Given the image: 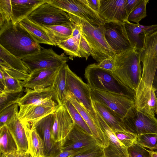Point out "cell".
Instances as JSON below:
<instances>
[{"label":"cell","instance_id":"obj_21","mask_svg":"<svg viewBox=\"0 0 157 157\" xmlns=\"http://www.w3.org/2000/svg\"><path fill=\"white\" fill-rule=\"evenodd\" d=\"M59 106L51 107L41 105H20L19 106L18 115L21 121L31 124L55 113Z\"/></svg>","mask_w":157,"mask_h":157},{"label":"cell","instance_id":"obj_4","mask_svg":"<svg viewBox=\"0 0 157 157\" xmlns=\"http://www.w3.org/2000/svg\"><path fill=\"white\" fill-rule=\"evenodd\" d=\"M84 76L91 89L129 96L133 98L128 89L112 71L99 68L96 63L86 67Z\"/></svg>","mask_w":157,"mask_h":157},{"label":"cell","instance_id":"obj_44","mask_svg":"<svg viewBox=\"0 0 157 157\" xmlns=\"http://www.w3.org/2000/svg\"><path fill=\"white\" fill-rule=\"evenodd\" d=\"M2 69L5 71L11 77L21 81H26L30 76V74H25L10 68Z\"/></svg>","mask_w":157,"mask_h":157},{"label":"cell","instance_id":"obj_26","mask_svg":"<svg viewBox=\"0 0 157 157\" xmlns=\"http://www.w3.org/2000/svg\"><path fill=\"white\" fill-rule=\"evenodd\" d=\"M74 24L54 25H40L46 32L55 46L72 37Z\"/></svg>","mask_w":157,"mask_h":157},{"label":"cell","instance_id":"obj_20","mask_svg":"<svg viewBox=\"0 0 157 157\" xmlns=\"http://www.w3.org/2000/svg\"><path fill=\"white\" fill-rule=\"evenodd\" d=\"M67 99L73 104L81 115L89 128L92 135L97 141L98 145L103 149L109 145L107 136L101 129L100 125L97 124L92 117L83 107L81 106L70 94H67Z\"/></svg>","mask_w":157,"mask_h":157},{"label":"cell","instance_id":"obj_46","mask_svg":"<svg viewBox=\"0 0 157 157\" xmlns=\"http://www.w3.org/2000/svg\"><path fill=\"white\" fill-rule=\"evenodd\" d=\"M97 66L101 68L111 71H113L114 69L113 59H105L97 64Z\"/></svg>","mask_w":157,"mask_h":157},{"label":"cell","instance_id":"obj_2","mask_svg":"<svg viewBox=\"0 0 157 157\" xmlns=\"http://www.w3.org/2000/svg\"><path fill=\"white\" fill-rule=\"evenodd\" d=\"M113 60V72L128 89L134 99L142 75L139 52L132 47L116 55Z\"/></svg>","mask_w":157,"mask_h":157},{"label":"cell","instance_id":"obj_51","mask_svg":"<svg viewBox=\"0 0 157 157\" xmlns=\"http://www.w3.org/2000/svg\"><path fill=\"white\" fill-rule=\"evenodd\" d=\"M75 25L72 32V37H80L82 34V28L81 25L75 22Z\"/></svg>","mask_w":157,"mask_h":157},{"label":"cell","instance_id":"obj_40","mask_svg":"<svg viewBox=\"0 0 157 157\" xmlns=\"http://www.w3.org/2000/svg\"><path fill=\"white\" fill-rule=\"evenodd\" d=\"M114 132L118 140L128 148L131 146L137 140V135L131 132L121 131Z\"/></svg>","mask_w":157,"mask_h":157},{"label":"cell","instance_id":"obj_16","mask_svg":"<svg viewBox=\"0 0 157 157\" xmlns=\"http://www.w3.org/2000/svg\"><path fill=\"white\" fill-rule=\"evenodd\" d=\"M25 94L17 102L19 106L41 105L56 107L59 105L57 102L56 90L53 85L37 90L25 88Z\"/></svg>","mask_w":157,"mask_h":157},{"label":"cell","instance_id":"obj_24","mask_svg":"<svg viewBox=\"0 0 157 157\" xmlns=\"http://www.w3.org/2000/svg\"><path fill=\"white\" fill-rule=\"evenodd\" d=\"M28 143V152L31 157H45L43 140L35 128L28 123L22 121Z\"/></svg>","mask_w":157,"mask_h":157},{"label":"cell","instance_id":"obj_14","mask_svg":"<svg viewBox=\"0 0 157 157\" xmlns=\"http://www.w3.org/2000/svg\"><path fill=\"white\" fill-rule=\"evenodd\" d=\"M98 145L92 135L75 124L62 147L61 150H71L84 153Z\"/></svg>","mask_w":157,"mask_h":157},{"label":"cell","instance_id":"obj_33","mask_svg":"<svg viewBox=\"0 0 157 157\" xmlns=\"http://www.w3.org/2000/svg\"><path fill=\"white\" fill-rule=\"evenodd\" d=\"M63 104L65 106L75 124L87 132L92 135L89 128L81 115L71 101L67 99Z\"/></svg>","mask_w":157,"mask_h":157},{"label":"cell","instance_id":"obj_48","mask_svg":"<svg viewBox=\"0 0 157 157\" xmlns=\"http://www.w3.org/2000/svg\"><path fill=\"white\" fill-rule=\"evenodd\" d=\"M136 24L138 26L143 29L145 35L151 34L157 30V24L150 26L142 25L139 24Z\"/></svg>","mask_w":157,"mask_h":157},{"label":"cell","instance_id":"obj_36","mask_svg":"<svg viewBox=\"0 0 157 157\" xmlns=\"http://www.w3.org/2000/svg\"><path fill=\"white\" fill-rule=\"evenodd\" d=\"M13 22L11 0H0V28Z\"/></svg>","mask_w":157,"mask_h":157},{"label":"cell","instance_id":"obj_7","mask_svg":"<svg viewBox=\"0 0 157 157\" xmlns=\"http://www.w3.org/2000/svg\"><path fill=\"white\" fill-rule=\"evenodd\" d=\"M123 120L126 128L130 132L137 135L157 134V119L133 106L128 110Z\"/></svg>","mask_w":157,"mask_h":157},{"label":"cell","instance_id":"obj_54","mask_svg":"<svg viewBox=\"0 0 157 157\" xmlns=\"http://www.w3.org/2000/svg\"><path fill=\"white\" fill-rule=\"evenodd\" d=\"M154 89V93L155 97L157 99V87L155 88Z\"/></svg>","mask_w":157,"mask_h":157},{"label":"cell","instance_id":"obj_47","mask_svg":"<svg viewBox=\"0 0 157 157\" xmlns=\"http://www.w3.org/2000/svg\"><path fill=\"white\" fill-rule=\"evenodd\" d=\"M82 153H83L71 150H61L59 153L53 157H74Z\"/></svg>","mask_w":157,"mask_h":157},{"label":"cell","instance_id":"obj_22","mask_svg":"<svg viewBox=\"0 0 157 157\" xmlns=\"http://www.w3.org/2000/svg\"><path fill=\"white\" fill-rule=\"evenodd\" d=\"M46 0H11L13 22H20Z\"/></svg>","mask_w":157,"mask_h":157},{"label":"cell","instance_id":"obj_23","mask_svg":"<svg viewBox=\"0 0 157 157\" xmlns=\"http://www.w3.org/2000/svg\"><path fill=\"white\" fill-rule=\"evenodd\" d=\"M92 103L95 111L100 115L113 132H129L125 127L123 119L117 114L98 102L92 101Z\"/></svg>","mask_w":157,"mask_h":157},{"label":"cell","instance_id":"obj_18","mask_svg":"<svg viewBox=\"0 0 157 157\" xmlns=\"http://www.w3.org/2000/svg\"><path fill=\"white\" fill-rule=\"evenodd\" d=\"M61 66L37 70L30 73V76L28 79L26 81H22L23 87L37 90L53 86L55 78Z\"/></svg>","mask_w":157,"mask_h":157},{"label":"cell","instance_id":"obj_15","mask_svg":"<svg viewBox=\"0 0 157 157\" xmlns=\"http://www.w3.org/2000/svg\"><path fill=\"white\" fill-rule=\"evenodd\" d=\"M104 25L105 39L116 55L134 47L129 40L124 24L106 22Z\"/></svg>","mask_w":157,"mask_h":157},{"label":"cell","instance_id":"obj_11","mask_svg":"<svg viewBox=\"0 0 157 157\" xmlns=\"http://www.w3.org/2000/svg\"><path fill=\"white\" fill-rule=\"evenodd\" d=\"M138 52L143 65L141 76L154 77L157 68V30L145 35L143 47Z\"/></svg>","mask_w":157,"mask_h":157},{"label":"cell","instance_id":"obj_17","mask_svg":"<svg viewBox=\"0 0 157 157\" xmlns=\"http://www.w3.org/2000/svg\"><path fill=\"white\" fill-rule=\"evenodd\" d=\"M127 0H100L98 14L106 22L124 24L127 20Z\"/></svg>","mask_w":157,"mask_h":157},{"label":"cell","instance_id":"obj_32","mask_svg":"<svg viewBox=\"0 0 157 157\" xmlns=\"http://www.w3.org/2000/svg\"><path fill=\"white\" fill-rule=\"evenodd\" d=\"M80 37H71L58 43L56 46L62 49L67 55H69L71 59L73 57H80L79 44Z\"/></svg>","mask_w":157,"mask_h":157},{"label":"cell","instance_id":"obj_31","mask_svg":"<svg viewBox=\"0 0 157 157\" xmlns=\"http://www.w3.org/2000/svg\"><path fill=\"white\" fill-rule=\"evenodd\" d=\"M124 25L129 40L133 47L137 51L142 48L145 33L141 28L136 24L132 23L128 20L124 22Z\"/></svg>","mask_w":157,"mask_h":157},{"label":"cell","instance_id":"obj_42","mask_svg":"<svg viewBox=\"0 0 157 157\" xmlns=\"http://www.w3.org/2000/svg\"><path fill=\"white\" fill-rule=\"evenodd\" d=\"M79 48L80 57L85 58L86 60L90 56H91L92 52L91 48L82 32L79 40Z\"/></svg>","mask_w":157,"mask_h":157},{"label":"cell","instance_id":"obj_27","mask_svg":"<svg viewBox=\"0 0 157 157\" xmlns=\"http://www.w3.org/2000/svg\"><path fill=\"white\" fill-rule=\"evenodd\" d=\"M0 68H10L25 74H30L28 69L21 59L9 52L0 45Z\"/></svg>","mask_w":157,"mask_h":157},{"label":"cell","instance_id":"obj_25","mask_svg":"<svg viewBox=\"0 0 157 157\" xmlns=\"http://www.w3.org/2000/svg\"><path fill=\"white\" fill-rule=\"evenodd\" d=\"M18 113L6 125L13 136L18 150L28 152L27 136L23 124L18 117Z\"/></svg>","mask_w":157,"mask_h":157},{"label":"cell","instance_id":"obj_41","mask_svg":"<svg viewBox=\"0 0 157 157\" xmlns=\"http://www.w3.org/2000/svg\"><path fill=\"white\" fill-rule=\"evenodd\" d=\"M130 157H151L148 150L136 142L128 148Z\"/></svg>","mask_w":157,"mask_h":157},{"label":"cell","instance_id":"obj_1","mask_svg":"<svg viewBox=\"0 0 157 157\" xmlns=\"http://www.w3.org/2000/svg\"><path fill=\"white\" fill-rule=\"evenodd\" d=\"M0 45L21 59L43 48L19 22H11L0 28Z\"/></svg>","mask_w":157,"mask_h":157},{"label":"cell","instance_id":"obj_8","mask_svg":"<svg viewBox=\"0 0 157 157\" xmlns=\"http://www.w3.org/2000/svg\"><path fill=\"white\" fill-rule=\"evenodd\" d=\"M92 101L97 102L108 108L123 119L134 104L131 97L90 89Z\"/></svg>","mask_w":157,"mask_h":157},{"label":"cell","instance_id":"obj_9","mask_svg":"<svg viewBox=\"0 0 157 157\" xmlns=\"http://www.w3.org/2000/svg\"><path fill=\"white\" fill-rule=\"evenodd\" d=\"M68 59L57 54L51 48H43L39 52L21 60L30 73L37 70L59 67L66 63Z\"/></svg>","mask_w":157,"mask_h":157},{"label":"cell","instance_id":"obj_53","mask_svg":"<svg viewBox=\"0 0 157 157\" xmlns=\"http://www.w3.org/2000/svg\"><path fill=\"white\" fill-rule=\"evenodd\" d=\"M151 155V157H157V152L153 150H148Z\"/></svg>","mask_w":157,"mask_h":157},{"label":"cell","instance_id":"obj_57","mask_svg":"<svg viewBox=\"0 0 157 157\" xmlns=\"http://www.w3.org/2000/svg\"></svg>","mask_w":157,"mask_h":157},{"label":"cell","instance_id":"obj_10","mask_svg":"<svg viewBox=\"0 0 157 157\" xmlns=\"http://www.w3.org/2000/svg\"><path fill=\"white\" fill-rule=\"evenodd\" d=\"M49 1L68 13L91 24L102 25L106 23L90 7L86 0H49Z\"/></svg>","mask_w":157,"mask_h":157},{"label":"cell","instance_id":"obj_13","mask_svg":"<svg viewBox=\"0 0 157 157\" xmlns=\"http://www.w3.org/2000/svg\"><path fill=\"white\" fill-rule=\"evenodd\" d=\"M54 117V113L30 124L35 128L43 140L45 157H53L61 151L60 145L52 139V127Z\"/></svg>","mask_w":157,"mask_h":157},{"label":"cell","instance_id":"obj_55","mask_svg":"<svg viewBox=\"0 0 157 157\" xmlns=\"http://www.w3.org/2000/svg\"><path fill=\"white\" fill-rule=\"evenodd\" d=\"M155 113L157 114V108H156V110H155Z\"/></svg>","mask_w":157,"mask_h":157},{"label":"cell","instance_id":"obj_37","mask_svg":"<svg viewBox=\"0 0 157 157\" xmlns=\"http://www.w3.org/2000/svg\"><path fill=\"white\" fill-rule=\"evenodd\" d=\"M135 142L151 150H157V134L147 133L137 135V140Z\"/></svg>","mask_w":157,"mask_h":157},{"label":"cell","instance_id":"obj_30","mask_svg":"<svg viewBox=\"0 0 157 157\" xmlns=\"http://www.w3.org/2000/svg\"><path fill=\"white\" fill-rule=\"evenodd\" d=\"M18 150L16 143L6 125L0 128V157H6Z\"/></svg>","mask_w":157,"mask_h":157},{"label":"cell","instance_id":"obj_45","mask_svg":"<svg viewBox=\"0 0 157 157\" xmlns=\"http://www.w3.org/2000/svg\"><path fill=\"white\" fill-rule=\"evenodd\" d=\"M143 0H127L126 3L127 17L143 1Z\"/></svg>","mask_w":157,"mask_h":157},{"label":"cell","instance_id":"obj_35","mask_svg":"<svg viewBox=\"0 0 157 157\" xmlns=\"http://www.w3.org/2000/svg\"><path fill=\"white\" fill-rule=\"evenodd\" d=\"M0 69L2 70L4 77V89L2 92H17L24 90L22 81L11 77L5 71L1 68Z\"/></svg>","mask_w":157,"mask_h":157},{"label":"cell","instance_id":"obj_39","mask_svg":"<svg viewBox=\"0 0 157 157\" xmlns=\"http://www.w3.org/2000/svg\"><path fill=\"white\" fill-rule=\"evenodd\" d=\"M149 0H143L142 2L129 15L127 20L139 24V22L147 16L146 6Z\"/></svg>","mask_w":157,"mask_h":157},{"label":"cell","instance_id":"obj_5","mask_svg":"<svg viewBox=\"0 0 157 157\" xmlns=\"http://www.w3.org/2000/svg\"><path fill=\"white\" fill-rule=\"evenodd\" d=\"M27 17L39 25H54L74 24L71 15L46 0Z\"/></svg>","mask_w":157,"mask_h":157},{"label":"cell","instance_id":"obj_43","mask_svg":"<svg viewBox=\"0 0 157 157\" xmlns=\"http://www.w3.org/2000/svg\"><path fill=\"white\" fill-rule=\"evenodd\" d=\"M104 156L103 148L98 145L94 148L74 157H102Z\"/></svg>","mask_w":157,"mask_h":157},{"label":"cell","instance_id":"obj_38","mask_svg":"<svg viewBox=\"0 0 157 157\" xmlns=\"http://www.w3.org/2000/svg\"><path fill=\"white\" fill-rule=\"evenodd\" d=\"M18 104L15 103L0 112V128L6 125L18 113Z\"/></svg>","mask_w":157,"mask_h":157},{"label":"cell","instance_id":"obj_52","mask_svg":"<svg viewBox=\"0 0 157 157\" xmlns=\"http://www.w3.org/2000/svg\"><path fill=\"white\" fill-rule=\"evenodd\" d=\"M152 86L154 89L157 87V68L154 76Z\"/></svg>","mask_w":157,"mask_h":157},{"label":"cell","instance_id":"obj_29","mask_svg":"<svg viewBox=\"0 0 157 157\" xmlns=\"http://www.w3.org/2000/svg\"><path fill=\"white\" fill-rule=\"evenodd\" d=\"M68 65L65 63L60 67L55 78L53 85L56 91L57 102L60 105L67 100L66 87Z\"/></svg>","mask_w":157,"mask_h":157},{"label":"cell","instance_id":"obj_12","mask_svg":"<svg viewBox=\"0 0 157 157\" xmlns=\"http://www.w3.org/2000/svg\"><path fill=\"white\" fill-rule=\"evenodd\" d=\"M54 113L52 127V139L62 147L75 124L64 104L59 105Z\"/></svg>","mask_w":157,"mask_h":157},{"label":"cell","instance_id":"obj_28","mask_svg":"<svg viewBox=\"0 0 157 157\" xmlns=\"http://www.w3.org/2000/svg\"><path fill=\"white\" fill-rule=\"evenodd\" d=\"M19 22L38 43L54 45L46 32L40 25L33 22L27 17Z\"/></svg>","mask_w":157,"mask_h":157},{"label":"cell","instance_id":"obj_19","mask_svg":"<svg viewBox=\"0 0 157 157\" xmlns=\"http://www.w3.org/2000/svg\"><path fill=\"white\" fill-rule=\"evenodd\" d=\"M96 113L100 126L106 134L109 140L108 146L103 149L104 157H130L128 148L118 140L114 132L100 115L97 112Z\"/></svg>","mask_w":157,"mask_h":157},{"label":"cell","instance_id":"obj_3","mask_svg":"<svg viewBox=\"0 0 157 157\" xmlns=\"http://www.w3.org/2000/svg\"><path fill=\"white\" fill-rule=\"evenodd\" d=\"M70 15L73 21L81 25L82 33L91 48L93 58L99 62L106 59H114L116 54L105 39L104 24H92L76 16Z\"/></svg>","mask_w":157,"mask_h":157},{"label":"cell","instance_id":"obj_49","mask_svg":"<svg viewBox=\"0 0 157 157\" xmlns=\"http://www.w3.org/2000/svg\"><path fill=\"white\" fill-rule=\"evenodd\" d=\"M90 7L98 14L100 7V0H86Z\"/></svg>","mask_w":157,"mask_h":157},{"label":"cell","instance_id":"obj_34","mask_svg":"<svg viewBox=\"0 0 157 157\" xmlns=\"http://www.w3.org/2000/svg\"><path fill=\"white\" fill-rule=\"evenodd\" d=\"M25 90L14 92L0 93V112L5 108L17 103L18 100L25 94Z\"/></svg>","mask_w":157,"mask_h":157},{"label":"cell","instance_id":"obj_56","mask_svg":"<svg viewBox=\"0 0 157 157\" xmlns=\"http://www.w3.org/2000/svg\"><path fill=\"white\" fill-rule=\"evenodd\" d=\"M156 152H157V151H156Z\"/></svg>","mask_w":157,"mask_h":157},{"label":"cell","instance_id":"obj_6","mask_svg":"<svg viewBox=\"0 0 157 157\" xmlns=\"http://www.w3.org/2000/svg\"><path fill=\"white\" fill-rule=\"evenodd\" d=\"M66 90L67 94H69L73 97L87 110L95 122L99 124L91 98L90 88L71 71L69 67L67 70Z\"/></svg>","mask_w":157,"mask_h":157},{"label":"cell","instance_id":"obj_50","mask_svg":"<svg viewBox=\"0 0 157 157\" xmlns=\"http://www.w3.org/2000/svg\"><path fill=\"white\" fill-rule=\"evenodd\" d=\"M6 157H31L29 152L17 150L8 155Z\"/></svg>","mask_w":157,"mask_h":157}]
</instances>
